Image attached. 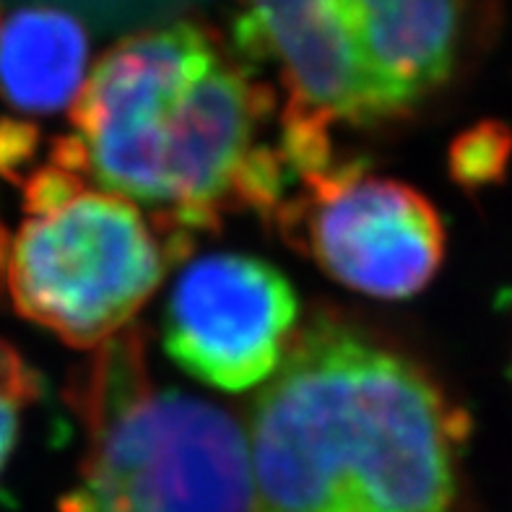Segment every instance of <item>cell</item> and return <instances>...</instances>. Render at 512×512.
<instances>
[{
	"label": "cell",
	"mask_w": 512,
	"mask_h": 512,
	"mask_svg": "<svg viewBox=\"0 0 512 512\" xmlns=\"http://www.w3.org/2000/svg\"><path fill=\"white\" fill-rule=\"evenodd\" d=\"M55 151L180 240L224 216L273 221L292 167L279 99L208 24L180 19L120 39L91 65Z\"/></svg>",
	"instance_id": "1"
},
{
	"label": "cell",
	"mask_w": 512,
	"mask_h": 512,
	"mask_svg": "<svg viewBox=\"0 0 512 512\" xmlns=\"http://www.w3.org/2000/svg\"><path fill=\"white\" fill-rule=\"evenodd\" d=\"M466 432L414 357L315 312L250 409L253 512H455Z\"/></svg>",
	"instance_id": "2"
},
{
	"label": "cell",
	"mask_w": 512,
	"mask_h": 512,
	"mask_svg": "<svg viewBox=\"0 0 512 512\" xmlns=\"http://www.w3.org/2000/svg\"><path fill=\"white\" fill-rule=\"evenodd\" d=\"M234 45L284 86L281 115L325 133L414 115L453 81L471 0H234Z\"/></svg>",
	"instance_id": "3"
},
{
	"label": "cell",
	"mask_w": 512,
	"mask_h": 512,
	"mask_svg": "<svg viewBox=\"0 0 512 512\" xmlns=\"http://www.w3.org/2000/svg\"><path fill=\"white\" fill-rule=\"evenodd\" d=\"M68 398L86 450L58 512H253L245 429L216 403L159 388L138 328L99 346Z\"/></svg>",
	"instance_id": "4"
},
{
	"label": "cell",
	"mask_w": 512,
	"mask_h": 512,
	"mask_svg": "<svg viewBox=\"0 0 512 512\" xmlns=\"http://www.w3.org/2000/svg\"><path fill=\"white\" fill-rule=\"evenodd\" d=\"M21 193L24 216L3 271L8 297L21 318L73 349L125 331L193 247L146 208L89 180L55 146L21 177Z\"/></svg>",
	"instance_id": "5"
},
{
	"label": "cell",
	"mask_w": 512,
	"mask_h": 512,
	"mask_svg": "<svg viewBox=\"0 0 512 512\" xmlns=\"http://www.w3.org/2000/svg\"><path fill=\"white\" fill-rule=\"evenodd\" d=\"M273 224L333 281L367 297H414L445 258V224L411 185L336 162L299 177Z\"/></svg>",
	"instance_id": "6"
},
{
	"label": "cell",
	"mask_w": 512,
	"mask_h": 512,
	"mask_svg": "<svg viewBox=\"0 0 512 512\" xmlns=\"http://www.w3.org/2000/svg\"><path fill=\"white\" fill-rule=\"evenodd\" d=\"M299 328V302L276 266L245 253H208L180 268L164 305V349L216 390L271 380Z\"/></svg>",
	"instance_id": "7"
},
{
	"label": "cell",
	"mask_w": 512,
	"mask_h": 512,
	"mask_svg": "<svg viewBox=\"0 0 512 512\" xmlns=\"http://www.w3.org/2000/svg\"><path fill=\"white\" fill-rule=\"evenodd\" d=\"M89 34L58 6H21L0 19V97L26 115L73 107L89 76Z\"/></svg>",
	"instance_id": "8"
},
{
	"label": "cell",
	"mask_w": 512,
	"mask_h": 512,
	"mask_svg": "<svg viewBox=\"0 0 512 512\" xmlns=\"http://www.w3.org/2000/svg\"><path fill=\"white\" fill-rule=\"evenodd\" d=\"M512 156V133L500 123H481L466 130L450 151L453 177L468 188L502 180Z\"/></svg>",
	"instance_id": "9"
},
{
	"label": "cell",
	"mask_w": 512,
	"mask_h": 512,
	"mask_svg": "<svg viewBox=\"0 0 512 512\" xmlns=\"http://www.w3.org/2000/svg\"><path fill=\"white\" fill-rule=\"evenodd\" d=\"M37 396V372L21 359L19 351L0 341V471L16 448L24 411Z\"/></svg>",
	"instance_id": "10"
},
{
	"label": "cell",
	"mask_w": 512,
	"mask_h": 512,
	"mask_svg": "<svg viewBox=\"0 0 512 512\" xmlns=\"http://www.w3.org/2000/svg\"><path fill=\"white\" fill-rule=\"evenodd\" d=\"M6 258H8L6 232H3V227H0V271H6Z\"/></svg>",
	"instance_id": "11"
}]
</instances>
